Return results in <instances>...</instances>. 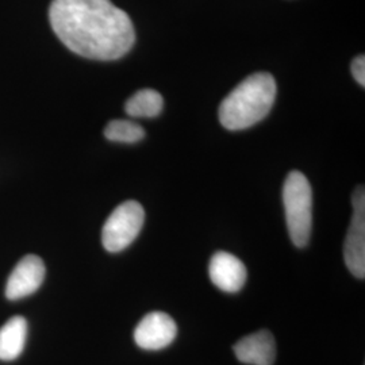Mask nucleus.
I'll return each instance as SVG.
<instances>
[{"label": "nucleus", "mask_w": 365, "mask_h": 365, "mask_svg": "<svg viewBox=\"0 0 365 365\" xmlns=\"http://www.w3.org/2000/svg\"><path fill=\"white\" fill-rule=\"evenodd\" d=\"M49 21L69 51L91 60H118L135 42L130 16L110 0H53Z\"/></svg>", "instance_id": "obj_1"}, {"label": "nucleus", "mask_w": 365, "mask_h": 365, "mask_svg": "<svg viewBox=\"0 0 365 365\" xmlns=\"http://www.w3.org/2000/svg\"><path fill=\"white\" fill-rule=\"evenodd\" d=\"M276 99V81L271 73L257 72L242 80L222 101L218 117L227 130H244L269 114Z\"/></svg>", "instance_id": "obj_2"}, {"label": "nucleus", "mask_w": 365, "mask_h": 365, "mask_svg": "<svg viewBox=\"0 0 365 365\" xmlns=\"http://www.w3.org/2000/svg\"><path fill=\"white\" fill-rule=\"evenodd\" d=\"M283 205L291 241L295 247L304 248L313 229V190L299 170L288 173L283 185Z\"/></svg>", "instance_id": "obj_3"}, {"label": "nucleus", "mask_w": 365, "mask_h": 365, "mask_svg": "<svg viewBox=\"0 0 365 365\" xmlns=\"http://www.w3.org/2000/svg\"><path fill=\"white\" fill-rule=\"evenodd\" d=\"M144 207L128 200L119 205L107 218L102 230V244L107 252L118 253L128 248L141 233L144 226Z\"/></svg>", "instance_id": "obj_4"}, {"label": "nucleus", "mask_w": 365, "mask_h": 365, "mask_svg": "<svg viewBox=\"0 0 365 365\" xmlns=\"http://www.w3.org/2000/svg\"><path fill=\"white\" fill-rule=\"evenodd\" d=\"M353 215L349 225L345 245L344 259L349 272L357 277H365V192L364 187L356 188L352 196Z\"/></svg>", "instance_id": "obj_5"}, {"label": "nucleus", "mask_w": 365, "mask_h": 365, "mask_svg": "<svg viewBox=\"0 0 365 365\" xmlns=\"http://www.w3.org/2000/svg\"><path fill=\"white\" fill-rule=\"evenodd\" d=\"M178 327L168 314L155 312L145 315L134 330L135 344L145 351H160L176 339Z\"/></svg>", "instance_id": "obj_6"}, {"label": "nucleus", "mask_w": 365, "mask_h": 365, "mask_svg": "<svg viewBox=\"0 0 365 365\" xmlns=\"http://www.w3.org/2000/svg\"><path fill=\"white\" fill-rule=\"evenodd\" d=\"M45 279L43 261L36 255H27L10 274L6 286L7 299L18 300L34 294Z\"/></svg>", "instance_id": "obj_7"}, {"label": "nucleus", "mask_w": 365, "mask_h": 365, "mask_svg": "<svg viewBox=\"0 0 365 365\" xmlns=\"http://www.w3.org/2000/svg\"><path fill=\"white\" fill-rule=\"evenodd\" d=\"M209 274L214 286L235 294L244 287L247 282V268L244 262L227 252H217L210 260Z\"/></svg>", "instance_id": "obj_8"}, {"label": "nucleus", "mask_w": 365, "mask_h": 365, "mask_svg": "<svg viewBox=\"0 0 365 365\" xmlns=\"http://www.w3.org/2000/svg\"><path fill=\"white\" fill-rule=\"evenodd\" d=\"M233 349L238 361L244 364L272 365L276 359L274 336L268 330H260L240 339Z\"/></svg>", "instance_id": "obj_9"}, {"label": "nucleus", "mask_w": 365, "mask_h": 365, "mask_svg": "<svg viewBox=\"0 0 365 365\" xmlns=\"http://www.w3.org/2000/svg\"><path fill=\"white\" fill-rule=\"evenodd\" d=\"M27 337V322L24 317H13L0 329V360L11 361L21 356Z\"/></svg>", "instance_id": "obj_10"}, {"label": "nucleus", "mask_w": 365, "mask_h": 365, "mask_svg": "<svg viewBox=\"0 0 365 365\" xmlns=\"http://www.w3.org/2000/svg\"><path fill=\"white\" fill-rule=\"evenodd\" d=\"M164 99L160 92L145 88L135 92L125 105V111L129 117L155 118L161 114Z\"/></svg>", "instance_id": "obj_11"}, {"label": "nucleus", "mask_w": 365, "mask_h": 365, "mask_svg": "<svg viewBox=\"0 0 365 365\" xmlns=\"http://www.w3.org/2000/svg\"><path fill=\"white\" fill-rule=\"evenodd\" d=\"M105 137L108 141L120 144H135L145 137V130L135 122L126 119H114L107 123Z\"/></svg>", "instance_id": "obj_12"}, {"label": "nucleus", "mask_w": 365, "mask_h": 365, "mask_svg": "<svg viewBox=\"0 0 365 365\" xmlns=\"http://www.w3.org/2000/svg\"><path fill=\"white\" fill-rule=\"evenodd\" d=\"M352 73L353 78L354 80L361 86V87H364L365 86V57L361 54V56H357L354 60L352 61Z\"/></svg>", "instance_id": "obj_13"}]
</instances>
